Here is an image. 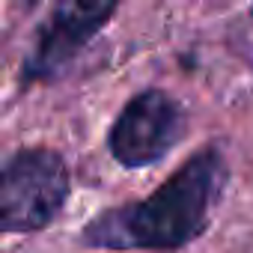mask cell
Segmentation results:
<instances>
[{"instance_id": "cell-1", "label": "cell", "mask_w": 253, "mask_h": 253, "mask_svg": "<svg viewBox=\"0 0 253 253\" xmlns=\"http://www.w3.org/2000/svg\"><path fill=\"white\" fill-rule=\"evenodd\" d=\"M226 179L223 155L203 149L146 200L98 214L84 241L104 250H179L209 226Z\"/></svg>"}, {"instance_id": "cell-2", "label": "cell", "mask_w": 253, "mask_h": 253, "mask_svg": "<svg viewBox=\"0 0 253 253\" xmlns=\"http://www.w3.org/2000/svg\"><path fill=\"white\" fill-rule=\"evenodd\" d=\"M69 197V170L54 149H21L0 164V232L48 226Z\"/></svg>"}, {"instance_id": "cell-3", "label": "cell", "mask_w": 253, "mask_h": 253, "mask_svg": "<svg viewBox=\"0 0 253 253\" xmlns=\"http://www.w3.org/2000/svg\"><path fill=\"white\" fill-rule=\"evenodd\" d=\"M185 134V113L182 107L161 89H146L134 95L122 107L110 128V152L113 158L128 167L158 164Z\"/></svg>"}, {"instance_id": "cell-4", "label": "cell", "mask_w": 253, "mask_h": 253, "mask_svg": "<svg viewBox=\"0 0 253 253\" xmlns=\"http://www.w3.org/2000/svg\"><path fill=\"white\" fill-rule=\"evenodd\" d=\"M119 0H57L51 21L42 27L36 48L24 66V81H51L57 78L78 51L113 18Z\"/></svg>"}]
</instances>
